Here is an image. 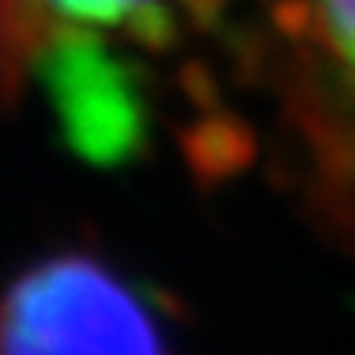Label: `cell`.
Masks as SVG:
<instances>
[{"label":"cell","instance_id":"cell-1","mask_svg":"<svg viewBox=\"0 0 355 355\" xmlns=\"http://www.w3.org/2000/svg\"><path fill=\"white\" fill-rule=\"evenodd\" d=\"M0 355H174L148 287L91 250L27 265L0 295Z\"/></svg>","mask_w":355,"mask_h":355},{"label":"cell","instance_id":"cell-2","mask_svg":"<svg viewBox=\"0 0 355 355\" xmlns=\"http://www.w3.org/2000/svg\"><path fill=\"white\" fill-rule=\"evenodd\" d=\"M227 0H4L8 46L23 64L49 49L163 53L185 27H208Z\"/></svg>","mask_w":355,"mask_h":355},{"label":"cell","instance_id":"cell-3","mask_svg":"<svg viewBox=\"0 0 355 355\" xmlns=\"http://www.w3.org/2000/svg\"><path fill=\"white\" fill-rule=\"evenodd\" d=\"M276 15L299 57L306 114L355 129V0H280Z\"/></svg>","mask_w":355,"mask_h":355}]
</instances>
